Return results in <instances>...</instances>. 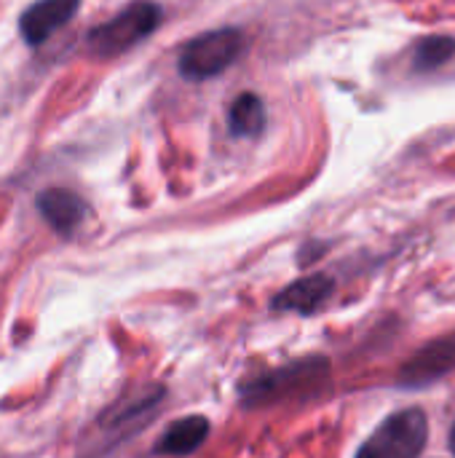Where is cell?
I'll return each instance as SVG.
<instances>
[{"instance_id":"cell-2","label":"cell","mask_w":455,"mask_h":458,"mask_svg":"<svg viewBox=\"0 0 455 458\" xmlns=\"http://www.w3.org/2000/svg\"><path fill=\"white\" fill-rule=\"evenodd\" d=\"M429 443V419L421 408L392 413L357 451V458H421Z\"/></svg>"},{"instance_id":"cell-9","label":"cell","mask_w":455,"mask_h":458,"mask_svg":"<svg viewBox=\"0 0 455 458\" xmlns=\"http://www.w3.org/2000/svg\"><path fill=\"white\" fill-rule=\"evenodd\" d=\"M333 293H335V282L327 274H311L282 290L274 298V309L292 311V314H314L333 298Z\"/></svg>"},{"instance_id":"cell-5","label":"cell","mask_w":455,"mask_h":458,"mask_svg":"<svg viewBox=\"0 0 455 458\" xmlns=\"http://www.w3.org/2000/svg\"><path fill=\"white\" fill-rule=\"evenodd\" d=\"M158 19H161L158 5L137 3L126 8L121 16H115L113 21L88 32V48L94 56H115L129 46H134L137 40H142L147 32H153L158 27Z\"/></svg>"},{"instance_id":"cell-10","label":"cell","mask_w":455,"mask_h":458,"mask_svg":"<svg viewBox=\"0 0 455 458\" xmlns=\"http://www.w3.org/2000/svg\"><path fill=\"white\" fill-rule=\"evenodd\" d=\"M206 437H209V421L204 416H185V419H180L164 429L153 454L156 456L185 458L196 454Z\"/></svg>"},{"instance_id":"cell-12","label":"cell","mask_w":455,"mask_h":458,"mask_svg":"<svg viewBox=\"0 0 455 458\" xmlns=\"http://www.w3.org/2000/svg\"><path fill=\"white\" fill-rule=\"evenodd\" d=\"M455 56V40L453 38H426L416 46L413 51V67L421 72H432L437 67H442L445 62H451Z\"/></svg>"},{"instance_id":"cell-6","label":"cell","mask_w":455,"mask_h":458,"mask_svg":"<svg viewBox=\"0 0 455 458\" xmlns=\"http://www.w3.org/2000/svg\"><path fill=\"white\" fill-rule=\"evenodd\" d=\"M451 370H455V335L442 338L429 344L426 349H421L405 368H402V386L418 389V386H429L440 378H445Z\"/></svg>"},{"instance_id":"cell-13","label":"cell","mask_w":455,"mask_h":458,"mask_svg":"<svg viewBox=\"0 0 455 458\" xmlns=\"http://www.w3.org/2000/svg\"><path fill=\"white\" fill-rule=\"evenodd\" d=\"M451 451H453V456H455V424H453V429H451Z\"/></svg>"},{"instance_id":"cell-7","label":"cell","mask_w":455,"mask_h":458,"mask_svg":"<svg viewBox=\"0 0 455 458\" xmlns=\"http://www.w3.org/2000/svg\"><path fill=\"white\" fill-rule=\"evenodd\" d=\"M80 8V0H38L21 13V35L27 43L38 46L48 40L59 27H64Z\"/></svg>"},{"instance_id":"cell-4","label":"cell","mask_w":455,"mask_h":458,"mask_svg":"<svg viewBox=\"0 0 455 458\" xmlns=\"http://www.w3.org/2000/svg\"><path fill=\"white\" fill-rule=\"evenodd\" d=\"M244 38L239 30H215L190 40L180 54V70L190 81L212 78L228 70L241 54Z\"/></svg>"},{"instance_id":"cell-3","label":"cell","mask_w":455,"mask_h":458,"mask_svg":"<svg viewBox=\"0 0 455 458\" xmlns=\"http://www.w3.org/2000/svg\"><path fill=\"white\" fill-rule=\"evenodd\" d=\"M324 376H327V362L319 357H311V360L292 362L282 370H271V373H263V376L241 384L239 397H241L244 408L268 405L287 394H298V392L316 386V381H322Z\"/></svg>"},{"instance_id":"cell-8","label":"cell","mask_w":455,"mask_h":458,"mask_svg":"<svg viewBox=\"0 0 455 458\" xmlns=\"http://www.w3.org/2000/svg\"><path fill=\"white\" fill-rule=\"evenodd\" d=\"M38 212L43 215V220L59 233V236H70L75 233V228L86 220L88 207L86 201L64 188H48L38 196Z\"/></svg>"},{"instance_id":"cell-1","label":"cell","mask_w":455,"mask_h":458,"mask_svg":"<svg viewBox=\"0 0 455 458\" xmlns=\"http://www.w3.org/2000/svg\"><path fill=\"white\" fill-rule=\"evenodd\" d=\"M161 400H164L161 386H147L145 392H134L118 400L113 408H107L99 416L94 427V437L86 440V451L80 454V458H99L113 451L115 445H121L126 437H131L137 429L147 424V419L161 405Z\"/></svg>"},{"instance_id":"cell-11","label":"cell","mask_w":455,"mask_h":458,"mask_svg":"<svg viewBox=\"0 0 455 458\" xmlns=\"http://www.w3.org/2000/svg\"><path fill=\"white\" fill-rule=\"evenodd\" d=\"M265 126V107L255 94H241L231 107V129L239 137H255Z\"/></svg>"}]
</instances>
